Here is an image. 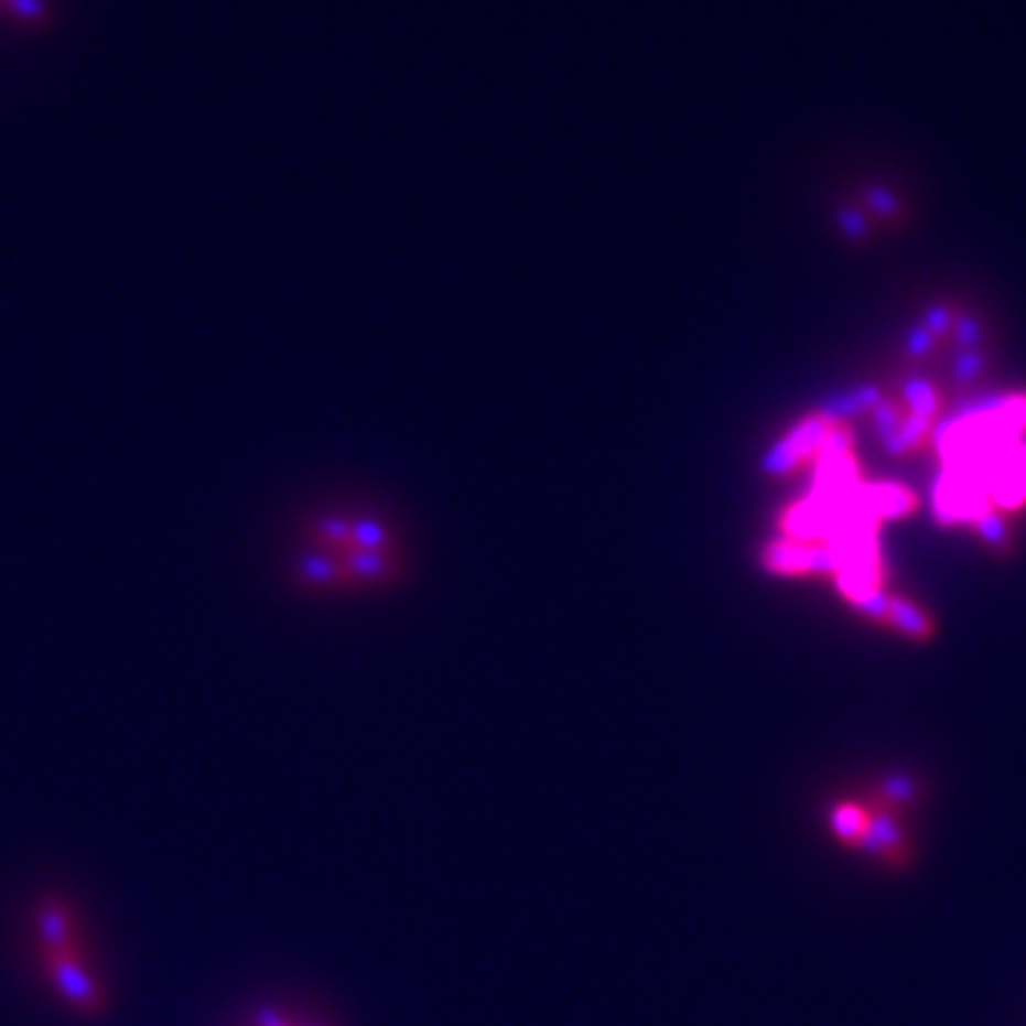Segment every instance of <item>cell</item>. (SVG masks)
<instances>
[{
  "label": "cell",
  "mask_w": 1026,
  "mask_h": 1026,
  "mask_svg": "<svg viewBox=\"0 0 1026 1026\" xmlns=\"http://www.w3.org/2000/svg\"><path fill=\"white\" fill-rule=\"evenodd\" d=\"M887 622H893L896 627H901L904 634L918 636V639H924V636L932 634V625L924 619L921 611H916V607L907 605V602H901V600H889Z\"/></svg>",
  "instance_id": "cell-6"
},
{
  "label": "cell",
  "mask_w": 1026,
  "mask_h": 1026,
  "mask_svg": "<svg viewBox=\"0 0 1026 1026\" xmlns=\"http://www.w3.org/2000/svg\"><path fill=\"white\" fill-rule=\"evenodd\" d=\"M37 930L46 941V950H69L75 944V930H72V916L66 912L61 901H43L37 909Z\"/></svg>",
  "instance_id": "cell-4"
},
{
  "label": "cell",
  "mask_w": 1026,
  "mask_h": 1026,
  "mask_svg": "<svg viewBox=\"0 0 1026 1026\" xmlns=\"http://www.w3.org/2000/svg\"><path fill=\"white\" fill-rule=\"evenodd\" d=\"M43 966H46L52 984L63 992V998L69 1001L77 1013H104L106 995L89 972L80 966V952H77V947H69V950H43Z\"/></svg>",
  "instance_id": "cell-1"
},
{
  "label": "cell",
  "mask_w": 1026,
  "mask_h": 1026,
  "mask_svg": "<svg viewBox=\"0 0 1026 1026\" xmlns=\"http://www.w3.org/2000/svg\"><path fill=\"white\" fill-rule=\"evenodd\" d=\"M870 821H873V810L867 804H858V801H841L830 813V827H833L835 839L847 847H862L870 833Z\"/></svg>",
  "instance_id": "cell-3"
},
{
  "label": "cell",
  "mask_w": 1026,
  "mask_h": 1026,
  "mask_svg": "<svg viewBox=\"0 0 1026 1026\" xmlns=\"http://www.w3.org/2000/svg\"><path fill=\"white\" fill-rule=\"evenodd\" d=\"M870 810H873V821H870V833L862 847L870 855H875V858H882L884 864L904 867L909 862V844L901 821H898V813L873 804H870Z\"/></svg>",
  "instance_id": "cell-2"
},
{
  "label": "cell",
  "mask_w": 1026,
  "mask_h": 1026,
  "mask_svg": "<svg viewBox=\"0 0 1026 1026\" xmlns=\"http://www.w3.org/2000/svg\"><path fill=\"white\" fill-rule=\"evenodd\" d=\"M918 799H921V790H918L916 779H909V776H889V779H884L882 785H878V790H875L873 807L893 810V813L901 816V810L912 807Z\"/></svg>",
  "instance_id": "cell-5"
}]
</instances>
